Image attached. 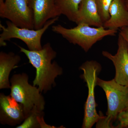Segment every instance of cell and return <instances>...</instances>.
<instances>
[{
  "instance_id": "6",
  "label": "cell",
  "mask_w": 128,
  "mask_h": 128,
  "mask_svg": "<svg viewBox=\"0 0 128 128\" xmlns=\"http://www.w3.org/2000/svg\"><path fill=\"white\" fill-rule=\"evenodd\" d=\"M80 69L83 72L82 77L86 82L88 88V96L85 103L82 128H91L104 116L97 113L94 94L97 76L100 71L101 66L96 61L87 60L82 65Z\"/></svg>"
},
{
  "instance_id": "2",
  "label": "cell",
  "mask_w": 128,
  "mask_h": 128,
  "mask_svg": "<svg viewBox=\"0 0 128 128\" xmlns=\"http://www.w3.org/2000/svg\"><path fill=\"white\" fill-rule=\"evenodd\" d=\"M96 85L105 92L108 108L106 116L98 121L96 128H114L113 122L121 112L128 108V86L118 84L114 79L106 81L98 78Z\"/></svg>"
},
{
  "instance_id": "4",
  "label": "cell",
  "mask_w": 128,
  "mask_h": 128,
  "mask_svg": "<svg viewBox=\"0 0 128 128\" xmlns=\"http://www.w3.org/2000/svg\"><path fill=\"white\" fill-rule=\"evenodd\" d=\"M10 96L23 106L26 116L34 107L44 110L45 101L38 87L30 84L25 73L15 74L10 80Z\"/></svg>"
},
{
  "instance_id": "16",
  "label": "cell",
  "mask_w": 128,
  "mask_h": 128,
  "mask_svg": "<svg viewBox=\"0 0 128 128\" xmlns=\"http://www.w3.org/2000/svg\"><path fill=\"white\" fill-rule=\"evenodd\" d=\"M113 0H94L97 7L98 14L104 24L110 18L109 9Z\"/></svg>"
},
{
  "instance_id": "3",
  "label": "cell",
  "mask_w": 128,
  "mask_h": 128,
  "mask_svg": "<svg viewBox=\"0 0 128 128\" xmlns=\"http://www.w3.org/2000/svg\"><path fill=\"white\" fill-rule=\"evenodd\" d=\"M75 27L68 28L60 25H54L52 31L61 35L70 43L76 44L88 52L98 41L107 36H115L118 30L106 29L104 26L92 27L80 23Z\"/></svg>"
},
{
  "instance_id": "9",
  "label": "cell",
  "mask_w": 128,
  "mask_h": 128,
  "mask_svg": "<svg viewBox=\"0 0 128 128\" xmlns=\"http://www.w3.org/2000/svg\"><path fill=\"white\" fill-rule=\"evenodd\" d=\"M26 117L22 104L10 95L0 94V123L1 124L16 127L22 123Z\"/></svg>"
},
{
  "instance_id": "8",
  "label": "cell",
  "mask_w": 128,
  "mask_h": 128,
  "mask_svg": "<svg viewBox=\"0 0 128 128\" xmlns=\"http://www.w3.org/2000/svg\"><path fill=\"white\" fill-rule=\"evenodd\" d=\"M118 44V50L114 55L104 50L102 54L114 64L115 81L120 84L128 86V43L119 33Z\"/></svg>"
},
{
  "instance_id": "15",
  "label": "cell",
  "mask_w": 128,
  "mask_h": 128,
  "mask_svg": "<svg viewBox=\"0 0 128 128\" xmlns=\"http://www.w3.org/2000/svg\"><path fill=\"white\" fill-rule=\"evenodd\" d=\"M44 110L34 107L30 112L26 118L17 128H56L47 124L44 121Z\"/></svg>"
},
{
  "instance_id": "13",
  "label": "cell",
  "mask_w": 128,
  "mask_h": 128,
  "mask_svg": "<svg viewBox=\"0 0 128 128\" xmlns=\"http://www.w3.org/2000/svg\"><path fill=\"white\" fill-rule=\"evenodd\" d=\"M21 60L18 54L12 52H0V89H10L9 80L11 72L18 67Z\"/></svg>"
},
{
  "instance_id": "12",
  "label": "cell",
  "mask_w": 128,
  "mask_h": 128,
  "mask_svg": "<svg viewBox=\"0 0 128 128\" xmlns=\"http://www.w3.org/2000/svg\"><path fill=\"white\" fill-rule=\"evenodd\" d=\"M75 23H82L96 27L103 26L94 0H82L76 16Z\"/></svg>"
},
{
  "instance_id": "1",
  "label": "cell",
  "mask_w": 128,
  "mask_h": 128,
  "mask_svg": "<svg viewBox=\"0 0 128 128\" xmlns=\"http://www.w3.org/2000/svg\"><path fill=\"white\" fill-rule=\"evenodd\" d=\"M17 46L36 70L33 85L38 87L41 93H46L55 87L56 79L62 75L63 71L57 62L54 61L52 63L57 56V53L50 44L47 43L42 46V49L38 50H30L19 45Z\"/></svg>"
},
{
  "instance_id": "18",
  "label": "cell",
  "mask_w": 128,
  "mask_h": 128,
  "mask_svg": "<svg viewBox=\"0 0 128 128\" xmlns=\"http://www.w3.org/2000/svg\"><path fill=\"white\" fill-rule=\"evenodd\" d=\"M119 34L122 35L128 43V26L121 28L120 30Z\"/></svg>"
},
{
  "instance_id": "14",
  "label": "cell",
  "mask_w": 128,
  "mask_h": 128,
  "mask_svg": "<svg viewBox=\"0 0 128 128\" xmlns=\"http://www.w3.org/2000/svg\"><path fill=\"white\" fill-rule=\"evenodd\" d=\"M82 0H55L56 16L64 15L75 22L76 16Z\"/></svg>"
},
{
  "instance_id": "11",
  "label": "cell",
  "mask_w": 128,
  "mask_h": 128,
  "mask_svg": "<svg viewBox=\"0 0 128 128\" xmlns=\"http://www.w3.org/2000/svg\"><path fill=\"white\" fill-rule=\"evenodd\" d=\"M110 18L104 24L105 28L115 29L128 26V9L126 0H113L109 9Z\"/></svg>"
},
{
  "instance_id": "19",
  "label": "cell",
  "mask_w": 128,
  "mask_h": 128,
  "mask_svg": "<svg viewBox=\"0 0 128 128\" xmlns=\"http://www.w3.org/2000/svg\"><path fill=\"white\" fill-rule=\"evenodd\" d=\"M126 3H127V6H128V0H126Z\"/></svg>"
},
{
  "instance_id": "5",
  "label": "cell",
  "mask_w": 128,
  "mask_h": 128,
  "mask_svg": "<svg viewBox=\"0 0 128 128\" xmlns=\"http://www.w3.org/2000/svg\"><path fill=\"white\" fill-rule=\"evenodd\" d=\"M58 18L59 16L51 18L42 28L38 30L19 27L9 21L6 22V26L0 24V28L2 33L0 34V46H6V41L12 38H17L24 42L29 50H41L42 48L41 43L42 36L50 26L55 23Z\"/></svg>"
},
{
  "instance_id": "7",
  "label": "cell",
  "mask_w": 128,
  "mask_h": 128,
  "mask_svg": "<svg viewBox=\"0 0 128 128\" xmlns=\"http://www.w3.org/2000/svg\"><path fill=\"white\" fill-rule=\"evenodd\" d=\"M0 16L19 27L34 29L33 14L28 0H0Z\"/></svg>"
},
{
  "instance_id": "17",
  "label": "cell",
  "mask_w": 128,
  "mask_h": 128,
  "mask_svg": "<svg viewBox=\"0 0 128 128\" xmlns=\"http://www.w3.org/2000/svg\"><path fill=\"white\" fill-rule=\"evenodd\" d=\"M118 124L115 128H122L128 127V108L121 112L118 115Z\"/></svg>"
},
{
  "instance_id": "10",
  "label": "cell",
  "mask_w": 128,
  "mask_h": 128,
  "mask_svg": "<svg viewBox=\"0 0 128 128\" xmlns=\"http://www.w3.org/2000/svg\"><path fill=\"white\" fill-rule=\"evenodd\" d=\"M28 0L33 14L34 29L41 28L49 20L57 17L55 0Z\"/></svg>"
}]
</instances>
